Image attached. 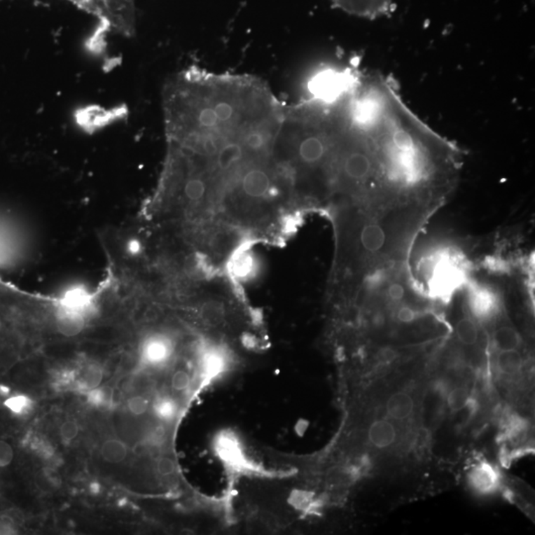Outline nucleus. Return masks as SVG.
<instances>
[{"mask_svg":"<svg viewBox=\"0 0 535 535\" xmlns=\"http://www.w3.org/2000/svg\"><path fill=\"white\" fill-rule=\"evenodd\" d=\"M174 353V344L168 336L155 334L145 339L141 344L139 363L146 368L164 367Z\"/></svg>","mask_w":535,"mask_h":535,"instance_id":"1","label":"nucleus"},{"mask_svg":"<svg viewBox=\"0 0 535 535\" xmlns=\"http://www.w3.org/2000/svg\"><path fill=\"white\" fill-rule=\"evenodd\" d=\"M468 484L482 496L496 493L501 486L500 472L487 461L477 463L468 473Z\"/></svg>","mask_w":535,"mask_h":535,"instance_id":"2","label":"nucleus"},{"mask_svg":"<svg viewBox=\"0 0 535 535\" xmlns=\"http://www.w3.org/2000/svg\"><path fill=\"white\" fill-rule=\"evenodd\" d=\"M346 13L364 18H377L390 13L393 0H331Z\"/></svg>","mask_w":535,"mask_h":535,"instance_id":"3","label":"nucleus"},{"mask_svg":"<svg viewBox=\"0 0 535 535\" xmlns=\"http://www.w3.org/2000/svg\"><path fill=\"white\" fill-rule=\"evenodd\" d=\"M417 403L412 394L407 391H398L391 394L384 403L387 417L395 422H405L415 415Z\"/></svg>","mask_w":535,"mask_h":535,"instance_id":"4","label":"nucleus"},{"mask_svg":"<svg viewBox=\"0 0 535 535\" xmlns=\"http://www.w3.org/2000/svg\"><path fill=\"white\" fill-rule=\"evenodd\" d=\"M398 439L396 425L391 420L380 419L374 420L368 429V440L379 450L393 447Z\"/></svg>","mask_w":535,"mask_h":535,"instance_id":"5","label":"nucleus"},{"mask_svg":"<svg viewBox=\"0 0 535 535\" xmlns=\"http://www.w3.org/2000/svg\"><path fill=\"white\" fill-rule=\"evenodd\" d=\"M494 364L501 376L513 378L524 369V354L520 349L498 351Z\"/></svg>","mask_w":535,"mask_h":535,"instance_id":"6","label":"nucleus"},{"mask_svg":"<svg viewBox=\"0 0 535 535\" xmlns=\"http://www.w3.org/2000/svg\"><path fill=\"white\" fill-rule=\"evenodd\" d=\"M454 334L463 347H475L481 339L479 322L468 312L456 322Z\"/></svg>","mask_w":535,"mask_h":535,"instance_id":"7","label":"nucleus"},{"mask_svg":"<svg viewBox=\"0 0 535 535\" xmlns=\"http://www.w3.org/2000/svg\"><path fill=\"white\" fill-rule=\"evenodd\" d=\"M493 345L498 351L520 349L522 338L517 329L508 324H501L496 327L492 334Z\"/></svg>","mask_w":535,"mask_h":535,"instance_id":"8","label":"nucleus"},{"mask_svg":"<svg viewBox=\"0 0 535 535\" xmlns=\"http://www.w3.org/2000/svg\"><path fill=\"white\" fill-rule=\"evenodd\" d=\"M104 378V372L97 365H88L83 367L78 373V379L76 380L78 390L83 393H88L92 389L97 388L102 384Z\"/></svg>","mask_w":535,"mask_h":535,"instance_id":"9","label":"nucleus"},{"mask_svg":"<svg viewBox=\"0 0 535 535\" xmlns=\"http://www.w3.org/2000/svg\"><path fill=\"white\" fill-rule=\"evenodd\" d=\"M100 454H102V459L106 462L117 464V463L123 462L126 459L128 449L126 444L123 441L118 440V439H109L102 444Z\"/></svg>","mask_w":535,"mask_h":535,"instance_id":"10","label":"nucleus"},{"mask_svg":"<svg viewBox=\"0 0 535 535\" xmlns=\"http://www.w3.org/2000/svg\"><path fill=\"white\" fill-rule=\"evenodd\" d=\"M153 412L158 419L163 422H172L178 415L179 405L176 401L169 396H160L153 403Z\"/></svg>","mask_w":535,"mask_h":535,"instance_id":"11","label":"nucleus"},{"mask_svg":"<svg viewBox=\"0 0 535 535\" xmlns=\"http://www.w3.org/2000/svg\"><path fill=\"white\" fill-rule=\"evenodd\" d=\"M470 403L469 389L466 386H458L449 391L447 405L452 412H459Z\"/></svg>","mask_w":535,"mask_h":535,"instance_id":"12","label":"nucleus"},{"mask_svg":"<svg viewBox=\"0 0 535 535\" xmlns=\"http://www.w3.org/2000/svg\"><path fill=\"white\" fill-rule=\"evenodd\" d=\"M4 405L8 408L13 415L18 417H24L32 410L34 407V401L26 395H15L7 398L4 401Z\"/></svg>","mask_w":535,"mask_h":535,"instance_id":"13","label":"nucleus"},{"mask_svg":"<svg viewBox=\"0 0 535 535\" xmlns=\"http://www.w3.org/2000/svg\"><path fill=\"white\" fill-rule=\"evenodd\" d=\"M88 403L93 407L102 408L111 405L112 391L107 387H97L85 393Z\"/></svg>","mask_w":535,"mask_h":535,"instance_id":"14","label":"nucleus"},{"mask_svg":"<svg viewBox=\"0 0 535 535\" xmlns=\"http://www.w3.org/2000/svg\"><path fill=\"white\" fill-rule=\"evenodd\" d=\"M129 412L134 415H144L149 408V401L143 396H135L127 401Z\"/></svg>","mask_w":535,"mask_h":535,"instance_id":"15","label":"nucleus"},{"mask_svg":"<svg viewBox=\"0 0 535 535\" xmlns=\"http://www.w3.org/2000/svg\"><path fill=\"white\" fill-rule=\"evenodd\" d=\"M78 431H80V427L73 420H67L66 422L61 425V429H60L62 440L66 443H70L74 439L76 438Z\"/></svg>","mask_w":535,"mask_h":535,"instance_id":"16","label":"nucleus"},{"mask_svg":"<svg viewBox=\"0 0 535 535\" xmlns=\"http://www.w3.org/2000/svg\"><path fill=\"white\" fill-rule=\"evenodd\" d=\"M13 458L14 452L11 444L0 440V468L11 465Z\"/></svg>","mask_w":535,"mask_h":535,"instance_id":"17","label":"nucleus"},{"mask_svg":"<svg viewBox=\"0 0 535 535\" xmlns=\"http://www.w3.org/2000/svg\"><path fill=\"white\" fill-rule=\"evenodd\" d=\"M190 384V378L188 373L185 371H178L174 375L172 379V387L176 391H185L188 388Z\"/></svg>","mask_w":535,"mask_h":535,"instance_id":"18","label":"nucleus"},{"mask_svg":"<svg viewBox=\"0 0 535 535\" xmlns=\"http://www.w3.org/2000/svg\"><path fill=\"white\" fill-rule=\"evenodd\" d=\"M157 469L160 474L163 475V476H168L175 471V464H174L173 460L169 459V458H162L158 462Z\"/></svg>","mask_w":535,"mask_h":535,"instance_id":"19","label":"nucleus"},{"mask_svg":"<svg viewBox=\"0 0 535 535\" xmlns=\"http://www.w3.org/2000/svg\"><path fill=\"white\" fill-rule=\"evenodd\" d=\"M15 529H14L13 525L9 524V522L1 520L0 522V534H15Z\"/></svg>","mask_w":535,"mask_h":535,"instance_id":"20","label":"nucleus"}]
</instances>
